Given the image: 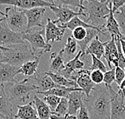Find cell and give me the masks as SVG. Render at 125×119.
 <instances>
[{
	"mask_svg": "<svg viewBox=\"0 0 125 119\" xmlns=\"http://www.w3.org/2000/svg\"><path fill=\"white\" fill-rule=\"evenodd\" d=\"M83 103L88 110L90 119H110L111 94L105 84H96L88 97L84 95Z\"/></svg>",
	"mask_w": 125,
	"mask_h": 119,
	"instance_id": "cell-1",
	"label": "cell"
},
{
	"mask_svg": "<svg viewBox=\"0 0 125 119\" xmlns=\"http://www.w3.org/2000/svg\"><path fill=\"white\" fill-rule=\"evenodd\" d=\"M83 12L87 18L85 22L91 21L92 25L99 28L104 32V27L112 7L110 0L104 2L99 0H86L83 3Z\"/></svg>",
	"mask_w": 125,
	"mask_h": 119,
	"instance_id": "cell-2",
	"label": "cell"
},
{
	"mask_svg": "<svg viewBox=\"0 0 125 119\" xmlns=\"http://www.w3.org/2000/svg\"><path fill=\"white\" fill-rule=\"evenodd\" d=\"M31 77H27L22 81L15 83L6 84L5 89L10 100H18L24 102L30 98L31 93L38 92V88L35 84H29Z\"/></svg>",
	"mask_w": 125,
	"mask_h": 119,
	"instance_id": "cell-3",
	"label": "cell"
},
{
	"mask_svg": "<svg viewBox=\"0 0 125 119\" xmlns=\"http://www.w3.org/2000/svg\"><path fill=\"white\" fill-rule=\"evenodd\" d=\"M4 53V59L2 63H6L15 67L20 68L22 64H24L30 60H35L39 57V55H42V53H40L38 56H35V53L32 52V50L29 49L27 45H24L22 48H11Z\"/></svg>",
	"mask_w": 125,
	"mask_h": 119,
	"instance_id": "cell-4",
	"label": "cell"
},
{
	"mask_svg": "<svg viewBox=\"0 0 125 119\" xmlns=\"http://www.w3.org/2000/svg\"><path fill=\"white\" fill-rule=\"evenodd\" d=\"M4 19L13 32L19 34L27 32V19L23 11L17 7H7Z\"/></svg>",
	"mask_w": 125,
	"mask_h": 119,
	"instance_id": "cell-5",
	"label": "cell"
},
{
	"mask_svg": "<svg viewBox=\"0 0 125 119\" xmlns=\"http://www.w3.org/2000/svg\"><path fill=\"white\" fill-rule=\"evenodd\" d=\"M43 36H45V27L42 28L40 31H35V32L29 31L22 34L23 40L29 42L31 50L34 53L38 50H41V52L42 53L50 52L52 50V44H47Z\"/></svg>",
	"mask_w": 125,
	"mask_h": 119,
	"instance_id": "cell-6",
	"label": "cell"
},
{
	"mask_svg": "<svg viewBox=\"0 0 125 119\" xmlns=\"http://www.w3.org/2000/svg\"><path fill=\"white\" fill-rule=\"evenodd\" d=\"M111 94L110 119H125V89H119L115 92L112 87L108 88Z\"/></svg>",
	"mask_w": 125,
	"mask_h": 119,
	"instance_id": "cell-7",
	"label": "cell"
},
{
	"mask_svg": "<svg viewBox=\"0 0 125 119\" xmlns=\"http://www.w3.org/2000/svg\"><path fill=\"white\" fill-rule=\"evenodd\" d=\"M14 44L26 45L22 39V34L13 32L6 22L4 17L0 18V45L5 48H10Z\"/></svg>",
	"mask_w": 125,
	"mask_h": 119,
	"instance_id": "cell-8",
	"label": "cell"
},
{
	"mask_svg": "<svg viewBox=\"0 0 125 119\" xmlns=\"http://www.w3.org/2000/svg\"><path fill=\"white\" fill-rule=\"evenodd\" d=\"M91 72L89 69H80L75 71L71 76L70 79L75 81L79 88L84 93L86 97H88L96 84L91 79Z\"/></svg>",
	"mask_w": 125,
	"mask_h": 119,
	"instance_id": "cell-9",
	"label": "cell"
},
{
	"mask_svg": "<svg viewBox=\"0 0 125 119\" xmlns=\"http://www.w3.org/2000/svg\"><path fill=\"white\" fill-rule=\"evenodd\" d=\"M0 5H10L22 10H29L35 7H49L56 6L54 2L45 0H0Z\"/></svg>",
	"mask_w": 125,
	"mask_h": 119,
	"instance_id": "cell-10",
	"label": "cell"
},
{
	"mask_svg": "<svg viewBox=\"0 0 125 119\" xmlns=\"http://www.w3.org/2000/svg\"><path fill=\"white\" fill-rule=\"evenodd\" d=\"M47 24L45 26V38L47 44L61 41L64 36L66 29L60 25L56 24L57 20H52L50 18L47 19Z\"/></svg>",
	"mask_w": 125,
	"mask_h": 119,
	"instance_id": "cell-11",
	"label": "cell"
},
{
	"mask_svg": "<svg viewBox=\"0 0 125 119\" xmlns=\"http://www.w3.org/2000/svg\"><path fill=\"white\" fill-rule=\"evenodd\" d=\"M27 19V32H29L34 27H39L44 28L42 24V19L46 13V7H35L29 10H22Z\"/></svg>",
	"mask_w": 125,
	"mask_h": 119,
	"instance_id": "cell-12",
	"label": "cell"
},
{
	"mask_svg": "<svg viewBox=\"0 0 125 119\" xmlns=\"http://www.w3.org/2000/svg\"><path fill=\"white\" fill-rule=\"evenodd\" d=\"M55 15L57 17V22L61 23V25L67 24L71 21L75 16L82 15L86 17L84 12L81 11H75L73 9L67 7H61V6H53L50 8Z\"/></svg>",
	"mask_w": 125,
	"mask_h": 119,
	"instance_id": "cell-13",
	"label": "cell"
},
{
	"mask_svg": "<svg viewBox=\"0 0 125 119\" xmlns=\"http://www.w3.org/2000/svg\"><path fill=\"white\" fill-rule=\"evenodd\" d=\"M104 57L106 60L107 64H108V67L111 69L118 67L119 53L115 38H112L111 40L106 41Z\"/></svg>",
	"mask_w": 125,
	"mask_h": 119,
	"instance_id": "cell-14",
	"label": "cell"
},
{
	"mask_svg": "<svg viewBox=\"0 0 125 119\" xmlns=\"http://www.w3.org/2000/svg\"><path fill=\"white\" fill-rule=\"evenodd\" d=\"M19 73V67L0 63V84L15 83V77Z\"/></svg>",
	"mask_w": 125,
	"mask_h": 119,
	"instance_id": "cell-15",
	"label": "cell"
},
{
	"mask_svg": "<svg viewBox=\"0 0 125 119\" xmlns=\"http://www.w3.org/2000/svg\"><path fill=\"white\" fill-rule=\"evenodd\" d=\"M9 96L5 89L4 84H0V114L9 119H15V114L13 113L12 104Z\"/></svg>",
	"mask_w": 125,
	"mask_h": 119,
	"instance_id": "cell-16",
	"label": "cell"
},
{
	"mask_svg": "<svg viewBox=\"0 0 125 119\" xmlns=\"http://www.w3.org/2000/svg\"><path fill=\"white\" fill-rule=\"evenodd\" d=\"M82 55H83V53L79 50L77 53V55H76L75 57L72 58V60H70L69 61L65 64L64 69H62L59 74H61L63 76H65V77L70 79L71 76L72 75L73 72H75V71L83 69L84 67V63L80 60Z\"/></svg>",
	"mask_w": 125,
	"mask_h": 119,
	"instance_id": "cell-17",
	"label": "cell"
},
{
	"mask_svg": "<svg viewBox=\"0 0 125 119\" xmlns=\"http://www.w3.org/2000/svg\"><path fill=\"white\" fill-rule=\"evenodd\" d=\"M84 95L85 94L83 91H74L71 93L69 97H67L68 114L75 116L77 115L83 102Z\"/></svg>",
	"mask_w": 125,
	"mask_h": 119,
	"instance_id": "cell-18",
	"label": "cell"
},
{
	"mask_svg": "<svg viewBox=\"0 0 125 119\" xmlns=\"http://www.w3.org/2000/svg\"><path fill=\"white\" fill-rule=\"evenodd\" d=\"M33 79L35 81V85L38 88V92L36 93L47 92L57 86L55 82L52 81V79L47 75L46 72L37 73Z\"/></svg>",
	"mask_w": 125,
	"mask_h": 119,
	"instance_id": "cell-19",
	"label": "cell"
},
{
	"mask_svg": "<svg viewBox=\"0 0 125 119\" xmlns=\"http://www.w3.org/2000/svg\"><path fill=\"white\" fill-rule=\"evenodd\" d=\"M34 102L27 103L24 106H17L18 112L15 119H39L36 109L34 107Z\"/></svg>",
	"mask_w": 125,
	"mask_h": 119,
	"instance_id": "cell-20",
	"label": "cell"
},
{
	"mask_svg": "<svg viewBox=\"0 0 125 119\" xmlns=\"http://www.w3.org/2000/svg\"><path fill=\"white\" fill-rule=\"evenodd\" d=\"M64 49L62 48L58 53L52 52L50 56V72L59 73L64 69Z\"/></svg>",
	"mask_w": 125,
	"mask_h": 119,
	"instance_id": "cell-21",
	"label": "cell"
},
{
	"mask_svg": "<svg viewBox=\"0 0 125 119\" xmlns=\"http://www.w3.org/2000/svg\"><path fill=\"white\" fill-rule=\"evenodd\" d=\"M104 30H106V32H107L111 35L112 38L121 39V37L123 36L120 32V26H119L117 21H116V19H115L114 13L112 12V7H111L110 14H109V15L107 16Z\"/></svg>",
	"mask_w": 125,
	"mask_h": 119,
	"instance_id": "cell-22",
	"label": "cell"
},
{
	"mask_svg": "<svg viewBox=\"0 0 125 119\" xmlns=\"http://www.w3.org/2000/svg\"><path fill=\"white\" fill-rule=\"evenodd\" d=\"M105 44L106 42H102L99 39V36L93 39L87 47V48L85 52V55H94L98 59L101 60L104 57L105 52Z\"/></svg>",
	"mask_w": 125,
	"mask_h": 119,
	"instance_id": "cell-23",
	"label": "cell"
},
{
	"mask_svg": "<svg viewBox=\"0 0 125 119\" xmlns=\"http://www.w3.org/2000/svg\"><path fill=\"white\" fill-rule=\"evenodd\" d=\"M34 105L35 106L39 119H52L53 112L42 99L35 95L34 96Z\"/></svg>",
	"mask_w": 125,
	"mask_h": 119,
	"instance_id": "cell-24",
	"label": "cell"
},
{
	"mask_svg": "<svg viewBox=\"0 0 125 119\" xmlns=\"http://www.w3.org/2000/svg\"><path fill=\"white\" fill-rule=\"evenodd\" d=\"M74 91H82L80 88H74V87H64V86H59L57 85L55 88L49 90L47 92L44 93H39V94H42L44 96L46 95H54L57 96L61 98H67L71 94V93Z\"/></svg>",
	"mask_w": 125,
	"mask_h": 119,
	"instance_id": "cell-25",
	"label": "cell"
},
{
	"mask_svg": "<svg viewBox=\"0 0 125 119\" xmlns=\"http://www.w3.org/2000/svg\"><path fill=\"white\" fill-rule=\"evenodd\" d=\"M42 55H39V57L35 60H30L22 64L19 68V73L27 76V77H34L37 74V69H38L40 57Z\"/></svg>",
	"mask_w": 125,
	"mask_h": 119,
	"instance_id": "cell-26",
	"label": "cell"
},
{
	"mask_svg": "<svg viewBox=\"0 0 125 119\" xmlns=\"http://www.w3.org/2000/svg\"><path fill=\"white\" fill-rule=\"evenodd\" d=\"M60 26L62 27L63 28H68V29L72 30L73 31L75 28L76 27H85V28H92V29H95V30H98L99 32H100L102 35H105V33L103 32V31H101L99 28L96 27L95 26H93V25L88 24V23H86L85 21L82 20V19H80V18H79V16H75V18H73L72 20L69 21L68 23H67V24H65L63 25H60Z\"/></svg>",
	"mask_w": 125,
	"mask_h": 119,
	"instance_id": "cell-27",
	"label": "cell"
},
{
	"mask_svg": "<svg viewBox=\"0 0 125 119\" xmlns=\"http://www.w3.org/2000/svg\"><path fill=\"white\" fill-rule=\"evenodd\" d=\"M47 73V75H48L52 79V81L55 82L56 85L59 86H64V87H74V88H79L77 84L75 81L72 80V79H68L67 77H65L61 74L59 73H55L50 71L45 72Z\"/></svg>",
	"mask_w": 125,
	"mask_h": 119,
	"instance_id": "cell-28",
	"label": "cell"
},
{
	"mask_svg": "<svg viewBox=\"0 0 125 119\" xmlns=\"http://www.w3.org/2000/svg\"><path fill=\"white\" fill-rule=\"evenodd\" d=\"M99 34H101V33L99 32L98 30L92 29V28H87V36L85 37V39L82 41L77 42L79 48H80V51L82 52V53H83L82 56H85V52H86L87 47L89 46L91 42H92L96 36H99Z\"/></svg>",
	"mask_w": 125,
	"mask_h": 119,
	"instance_id": "cell-29",
	"label": "cell"
},
{
	"mask_svg": "<svg viewBox=\"0 0 125 119\" xmlns=\"http://www.w3.org/2000/svg\"><path fill=\"white\" fill-rule=\"evenodd\" d=\"M78 43L72 36H69L67 39L66 44L64 45V56L67 55V57H75L78 50Z\"/></svg>",
	"mask_w": 125,
	"mask_h": 119,
	"instance_id": "cell-30",
	"label": "cell"
},
{
	"mask_svg": "<svg viewBox=\"0 0 125 119\" xmlns=\"http://www.w3.org/2000/svg\"><path fill=\"white\" fill-rule=\"evenodd\" d=\"M51 2H54L56 6H61V7H72L75 8H79V11L83 12L84 7L80 5L79 0H52Z\"/></svg>",
	"mask_w": 125,
	"mask_h": 119,
	"instance_id": "cell-31",
	"label": "cell"
},
{
	"mask_svg": "<svg viewBox=\"0 0 125 119\" xmlns=\"http://www.w3.org/2000/svg\"><path fill=\"white\" fill-rule=\"evenodd\" d=\"M114 16L120 26L122 36H125V5L114 13Z\"/></svg>",
	"mask_w": 125,
	"mask_h": 119,
	"instance_id": "cell-32",
	"label": "cell"
},
{
	"mask_svg": "<svg viewBox=\"0 0 125 119\" xmlns=\"http://www.w3.org/2000/svg\"><path fill=\"white\" fill-rule=\"evenodd\" d=\"M46 104L49 106V108L51 109L52 112H55V110L57 108L58 105L59 104L61 101V97H57V96H54V95H46L44 96V97L42 98Z\"/></svg>",
	"mask_w": 125,
	"mask_h": 119,
	"instance_id": "cell-33",
	"label": "cell"
},
{
	"mask_svg": "<svg viewBox=\"0 0 125 119\" xmlns=\"http://www.w3.org/2000/svg\"><path fill=\"white\" fill-rule=\"evenodd\" d=\"M92 56V65L90 66V71H94V70H100L103 72H107V67L105 66V64H104V62L101 60L98 59L96 56L94 55H91Z\"/></svg>",
	"mask_w": 125,
	"mask_h": 119,
	"instance_id": "cell-34",
	"label": "cell"
},
{
	"mask_svg": "<svg viewBox=\"0 0 125 119\" xmlns=\"http://www.w3.org/2000/svg\"><path fill=\"white\" fill-rule=\"evenodd\" d=\"M55 114L59 116H65L68 114V101L67 98H61V101L55 110Z\"/></svg>",
	"mask_w": 125,
	"mask_h": 119,
	"instance_id": "cell-35",
	"label": "cell"
},
{
	"mask_svg": "<svg viewBox=\"0 0 125 119\" xmlns=\"http://www.w3.org/2000/svg\"><path fill=\"white\" fill-rule=\"evenodd\" d=\"M115 81V68L104 72V83L107 88L112 87V84Z\"/></svg>",
	"mask_w": 125,
	"mask_h": 119,
	"instance_id": "cell-36",
	"label": "cell"
},
{
	"mask_svg": "<svg viewBox=\"0 0 125 119\" xmlns=\"http://www.w3.org/2000/svg\"><path fill=\"white\" fill-rule=\"evenodd\" d=\"M87 36V28L79 27H76L72 31V37L77 42L82 41Z\"/></svg>",
	"mask_w": 125,
	"mask_h": 119,
	"instance_id": "cell-37",
	"label": "cell"
},
{
	"mask_svg": "<svg viewBox=\"0 0 125 119\" xmlns=\"http://www.w3.org/2000/svg\"><path fill=\"white\" fill-rule=\"evenodd\" d=\"M116 46H117L118 53H119V59H118V67L121 68L122 69L125 71V56L124 55L122 47L120 44V39H115Z\"/></svg>",
	"mask_w": 125,
	"mask_h": 119,
	"instance_id": "cell-38",
	"label": "cell"
},
{
	"mask_svg": "<svg viewBox=\"0 0 125 119\" xmlns=\"http://www.w3.org/2000/svg\"><path fill=\"white\" fill-rule=\"evenodd\" d=\"M104 72L100 70H94L91 72V79L95 84H101L104 82Z\"/></svg>",
	"mask_w": 125,
	"mask_h": 119,
	"instance_id": "cell-39",
	"label": "cell"
},
{
	"mask_svg": "<svg viewBox=\"0 0 125 119\" xmlns=\"http://www.w3.org/2000/svg\"><path fill=\"white\" fill-rule=\"evenodd\" d=\"M125 79V71L120 67L115 68V82L117 84L118 88L121 85L124 80Z\"/></svg>",
	"mask_w": 125,
	"mask_h": 119,
	"instance_id": "cell-40",
	"label": "cell"
},
{
	"mask_svg": "<svg viewBox=\"0 0 125 119\" xmlns=\"http://www.w3.org/2000/svg\"><path fill=\"white\" fill-rule=\"evenodd\" d=\"M76 117H77V119H90V115H89L88 110H87V107L83 102L82 104L81 108L79 110Z\"/></svg>",
	"mask_w": 125,
	"mask_h": 119,
	"instance_id": "cell-41",
	"label": "cell"
},
{
	"mask_svg": "<svg viewBox=\"0 0 125 119\" xmlns=\"http://www.w3.org/2000/svg\"><path fill=\"white\" fill-rule=\"evenodd\" d=\"M110 2L112 4V10L113 13H115L125 5V0H110Z\"/></svg>",
	"mask_w": 125,
	"mask_h": 119,
	"instance_id": "cell-42",
	"label": "cell"
},
{
	"mask_svg": "<svg viewBox=\"0 0 125 119\" xmlns=\"http://www.w3.org/2000/svg\"><path fill=\"white\" fill-rule=\"evenodd\" d=\"M52 119H77V117H76L75 115H72L69 114H66L65 116H59V115H56L55 113L53 112Z\"/></svg>",
	"mask_w": 125,
	"mask_h": 119,
	"instance_id": "cell-43",
	"label": "cell"
},
{
	"mask_svg": "<svg viewBox=\"0 0 125 119\" xmlns=\"http://www.w3.org/2000/svg\"><path fill=\"white\" fill-rule=\"evenodd\" d=\"M120 44H121V47H122V51H123L124 55L125 56V40L120 39Z\"/></svg>",
	"mask_w": 125,
	"mask_h": 119,
	"instance_id": "cell-44",
	"label": "cell"
},
{
	"mask_svg": "<svg viewBox=\"0 0 125 119\" xmlns=\"http://www.w3.org/2000/svg\"><path fill=\"white\" fill-rule=\"evenodd\" d=\"M3 59H4L3 51L0 50V63H2V62H3Z\"/></svg>",
	"mask_w": 125,
	"mask_h": 119,
	"instance_id": "cell-45",
	"label": "cell"
},
{
	"mask_svg": "<svg viewBox=\"0 0 125 119\" xmlns=\"http://www.w3.org/2000/svg\"><path fill=\"white\" fill-rule=\"evenodd\" d=\"M118 89H125V79L124 80L123 83L121 84V85L118 88Z\"/></svg>",
	"mask_w": 125,
	"mask_h": 119,
	"instance_id": "cell-46",
	"label": "cell"
},
{
	"mask_svg": "<svg viewBox=\"0 0 125 119\" xmlns=\"http://www.w3.org/2000/svg\"><path fill=\"white\" fill-rule=\"evenodd\" d=\"M9 48H5V47H2V46L0 45V50L3 51V52H6V51H7Z\"/></svg>",
	"mask_w": 125,
	"mask_h": 119,
	"instance_id": "cell-47",
	"label": "cell"
},
{
	"mask_svg": "<svg viewBox=\"0 0 125 119\" xmlns=\"http://www.w3.org/2000/svg\"><path fill=\"white\" fill-rule=\"evenodd\" d=\"M0 119H9V118H7V117H5V116H3V115L0 114Z\"/></svg>",
	"mask_w": 125,
	"mask_h": 119,
	"instance_id": "cell-48",
	"label": "cell"
},
{
	"mask_svg": "<svg viewBox=\"0 0 125 119\" xmlns=\"http://www.w3.org/2000/svg\"><path fill=\"white\" fill-rule=\"evenodd\" d=\"M80 1V5L82 6V7H83V3H84V2L86 1V0H79Z\"/></svg>",
	"mask_w": 125,
	"mask_h": 119,
	"instance_id": "cell-49",
	"label": "cell"
},
{
	"mask_svg": "<svg viewBox=\"0 0 125 119\" xmlns=\"http://www.w3.org/2000/svg\"><path fill=\"white\" fill-rule=\"evenodd\" d=\"M0 15H2V17H4V16H5V13H4V12H2V11L1 10H0Z\"/></svg>",
	"mask_w": 125,
	"mask_h": 119,
	"instance_id": "cell-50",
	"label": "cell"
},
{
	"mask_svg": "<svg viewBox=\"0 0 125 119\" xmlns=\"http://www.w3.org/2000/svg\"><path fill=\"white\" fill-rule=\"evenodd\" d=\"M121 39H123V40H125V36H122Z\"/></svg>",
	"mask_w": 125,
	"mask_h": 119,
	"instance_id": "cell-51",
	"label": "cell"
},
{
	"mask_svg": "<svg viewBox=\"0 0 125 119\" xmlns=\"http://www.w3.org/2000/svg\"><path fill=\"white\" fill-rule=\"evenodd\" d=\"M107 1H108V0H103V1H101V2H107Z\"/></svg>",
	"mask_w": 125,
	"mask_h": 119,
	"instance_id": "cell-52",
	"label": "cell"
},
{
	"mask_svg": "<svg viewBox=\"0 0 125 119\" xmlns=\"http://www.w3.org/2000/svg\"><path fill=\"white\" fill-rule=\"evenodd\" d=\"M99 1H103V0H99Z\"/></svg>",
	"mask_w": 125,
	"mask_h": 119,
	"instance_id": "cell-53",
	"label": "cell"
},
{
	"mask_svg": "<svg viewBox=\"0 0 125 119\" xmlns=\"http://www.w3.org/2000/svg\"><path fill=\"white\" fill-rule=\"evenodd\" d=\"M50 1H52V0H50Z\"/></svg>",
	"mask_w": 125,
	"mask_h": 119,
	"instance_id": "cell-54",
	"label": "cell"
}]
</instances>
